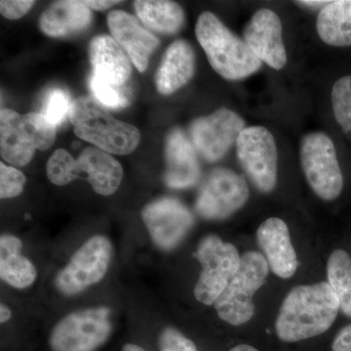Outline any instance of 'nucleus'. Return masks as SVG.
Instances as JSON below:
<instances>
[{
  "label": "nucleus",
  "instance_id": "f257e3e1",
  "mask_svg": "<svg viewBox=\"0 0 351 351\" xmlns=\"http://www.w3.org/2000/svg\"><path fill=\"white\" fill-rule=\"evenodd\" d=\"M339 311L338 298L329 283L298 286L285 298L277 315V336L286 343L319 336L332 326Z\"/></svg>",
  "mask_w": 351,
  "mask_h": 351
},
{
  "label": "nucleus",
  "instance_id": "f03ea898",
  "mask_svg": "<svg viewBox=\"0 0 351 351\" xmlns=\"http://www.w3.org/2000/svg\"><path fill=\"white\" fill-rule=\"evenodd\" d=\"M195 34L212 68L226 80H243L262 66L243 39L230 32L213 13L201 14Z\"/></svg>",
  "mask_w": 351,
  "mask_h": 351
},
{
  "label": "nucleus",
  "instance_id": "7ed1b4c3",
  "mask_svg": "<svg viewBox=\"0 0 351 351\" xmlns=\"http://www.w3.org/2000/svg\"><path fill=\"white\" fill-rule=\"evenodd\" d=\"M69 119L77 137L101 151L123 156L135 151L140 143V132L135 126L115 119L90 97H80L71 104Z\"/></svg>",
  "mask_w": 351,
  "mask_h": 351
},
{
  "label": "nucleus",
  "instance_id": "20e7f679",
  "mask_svg": "<svg viewBox=\"0 0 351 351\" xmlns=\"http://www.w3.org/2000/svg\"><path fill=\"white\" fill-rule=\"evenodd\" d=\"M269 270L263 254L254 251L244 254L237 274L215 302L219 318L234 326L251 320L255 313L254 295L265 283Z\"/></svg>",
  "mask_w": 351,
  "mask_h": 351
},
{
  "label": "nucleus",
  "instance_id": "39448f33",
  "mask_svg": "<svg viewBox=\"0 0 351 351\" xmlns=\"http://www.w3.org/2000/svg\"><path fill=\"white\" fill-rule=\"evenodd\" d=\"M195 257L202 265V271L193 293L198 302L211 306L237 274L241 257L232 244L216 235H208L201 240Z\"/></svg>",
  "mask_w": 351,
  "mask_h": 351
},
{
  "label": "nucleus",
  "instance_id": "423d86ee",
  "mask_svg": "<svg viewBox=\"0 0 351 351\" xmlns=\"http://www.w3.org/2000/svg\"><path fill=\"white\" fill-rule=\"evenodd\" d=\"M112 331L110 309L91 307L60 320L51 332L49 345L52 351H94L107 341Z\"/></svg>",
  "mask_w": 351,
  "mask_h": 351
},
{
  "label": "nucleus",
  "instance_id": "0eeeda50",
  "mask_svg": "<svg viewBox=\"0 0 351 351\" xmlns=\"http://www.w3.org/2000/svg\"><path fill=\"white\" fill-rule=\"evenodd\" d=\"M301 164L306 181L321 199L338 198L343 189V177L331 138L313 132L302 138Z\"/></svg>",
  "mask_w": 351,
  "mask_h": 351
},
{
  "label": "nucleus",
  "instance_id": "6e6552de",
  "mask_svg": "<svg viewBox=\"0 0 351 351\" xmlns=\"http://www.w3.org/2000/svg\"><path fill=\"white\" fill-rule=\"evenodd\" d=\"M112 258V245L110 239L103 235L91 237L57 274V290L64 295H77L100 282L107 274Z\"/></svg>",
  "mask_w": 351,
  "mask_h": 351
},
{
  "label": "nucleus",
  "instance_id": "1a4fd4ad",
  "mask_svg": "<svg viewBox=\"0 0 351 351\" xmlns=\"http://www.w3.org/2000/svg\"><path fill=\"white\" fill-rule=\"evenodd\" d=\"M237 158L256 188L274 191L277 182L278 154L274 135L263 126L247 127L237 142Z\"/></svg>",
  "mask_w": 351,
  "mask_h": 351
},
{
  "label": "nucleus",
  "instance_id": "9d476101",
  "mask_svg": "<svg viewBox=\"0 0 351 351\" xmlns=\"http://www.w3.org/2000/svg\"><path fill=\"white\" fill-rule=\"evenodd\" d=\"M248 198L244 178L232 170L219 168L212 171L203 184L196 199V211L202 218L219 221L239 211Z\"/></svg>",
  "mask_w": 351,
  "mask_h": 351
},
{
  "label": "nucleus",
  "instance_id": "9b49d317",
  "mask_svg": "<svg viewBox=\"0 0 351 351\" xmlns=\"http://www.w3.org/2000/svg\"><path fill=\"white\" fill-rule=\"evenodd\" d=\"M244 129L245 121L239 114L221 108L195 119L191 123V137L196 151L209 162H216L237 144Z\"/></svg>",
  "mask_w": 351,
  "mask_h": 351
},
{
  "label": "nucleus",
  "instance_id": "f8f14e48",
  "mask_svg": "<svg viewBox=\"0 0 351 351\" xmlns=\"http://www.w3.org/2000/svg\"><path fill=\"white\" fill-rule=\"evenodd\" d=\"M152 242L162 250H171L180 244L193 223L188 208L173 198L149 203L142 213Z\"/></svg>",
  "mask_w": 351,
  "mask_h": 351
},
{
  "label": "nucleus",
  "instance_id": "ddd939ff",
  "mask_svg": "<svg viewBox=\"0 0 351 351\" xmlns=\"http://www.w3.org/2000/svg\"><path fill=\"white\" fill-rule=\"evenodd\" d=\"M244 41L261 62L279 71L287 63L280 18L269 9H261L244 29Z\"/></svg>",
  "mask_w": 351,
  "mask_h": 351
},
{
  "label": "nucleus",
  "instance_id": "4468645a",
  "mask_svg": "<svg viewBox=\"0 0 351 351\" xmlns=\"http://www.w3.org/2000/svg\"><path fill=\"white\" fill-rule=\"evenodd\" d=\"M258 243L269 269L281 278H290L298 269V258L285 221L269 218L257 232Z\"/></svg>",
  "mask_w": 351,
  "mask_h": 351
},
{
  "label": "nucleus",
  "instance_id": "2eb2a0df",
  "mask_svg": "<svg viewBox=\"0 0 351 351\" xmlns=\"http://www.w3.org/2000/svg\"><path fill=\"white\" fill-rule=\"evenodd\" d=\"M108 25L113 38L126 51L132 63L143 73L159 40L141 25L133 16L124 11H113L108 16Z\"/></svg>",
  "mask_w": 351,
  "mask_h": 351
},
{
  "label": "nucleus",
  "instance_id": "dca6fc26",
  "mask_svg": "<svg viewBox=\"0 0 351 351\" xmlns=\"http://www.w3.org/2000/svg\"><path fill=\"white\" fill-rule=\"evenodd\" d=\"M166 161L167 169L164 178L168 186L186 189L197 182L200 168L195 147L180 129H175L168 136Z\"/></svg>",
  "mask_w": 351,
  "mask_h": 351
},
{
  "label": "nucleus",
  "instance_id": "f3484780",
  "mask_svg": "<svg viewBox=\"0 0 351 351\" xmlns=\"http://www.w3.org/2000/svg\"><path fill=\"white\" fill-rule=\"evenodd\" d=\"M77 161L78 174L87 180L99 195H112L119 188L123 169L117 159L96 147H87Z\"/></svg>",
  "mask_w": 351,
  "mask_h": 351
},
{
  "label": "nucleus",
  "instance_id": "a211bd4d",
  "mask_svg": "<svg viewBox=\"0 0 351 351\" xmlns=\"http://www.w3.org/2000/svg\"><path fill=\"white\" fill-rule=\"evenodd\" d=\"M93 73L108 83L123 86L131 75V64L121 46L108 36L95 38L90 43Z\"/></svg>",
  "mask_w": 351,
  "mask_h": 351
},
{
  "label": "nucleus",
  "instance_id": "6ab92c4d",
  "mask_svg": "<svg viewBox=\"0 0 351 351\" xmlns=\"http://www.w3.org/2000/svg\"><path fill=\"white\" fill-rule=\"evenodd\" d=\"M195 57L188 41H175L166 50L156 73V87L163 95H170L184 86L195 73Z\"/></svg>",
  "mask_w": 351,
  "mask_h": 351
},
{
  "label": "nucleus",
  "instance_id": "aec40b11",
  "mask_svg": "<svg viewBox=\"0 0 351 351\" xmlns=\"http://www.w3.org/2000/svg\"><path fill=\"white\" fill-rule=\"evenodd\" d=\"M92 21V12L84 1H57L51 4L43 15L39 25L46 36L64 38L86 29Z\"/></svg>",
  "mask_w": 351,
  "mask_h": 351
},
{
  "label": "nucleus",
  "instance_id": "412c9836",
  "mask_svg": "<svg viewBox=\"0 0 351 351\" xmlns=\"http://www.w3.org/2000/svg\"><path fill=\"white\" fill-rule=\"evenodd\" d=\"M0 151L7 162L25 166L31 162L34 147L22 123V115L8 108L0 113Z\"/></svg>",
  "mask_w": 351,
  "mask_h": 351
},
{
  "label": "nucleus",
  "instance_id": "4be33fe9",
  "mask_svg": "<svg viewBox=\"0 0 351 351\" xmlns=\"http://www.w3.org/2000/svg\"><path fill=\"white\" fill-rule=\"evenodd\" d=\"M23 244L20 239L11 234L0 237V277L14 288L29 287L38 276L34 263L21 254Z\"/></svg>",
  "mask_w": 351,
  "mask_h": 351
},
{
  "label": "nucleus",
  "instance_id": "5701e85b",
  "mask_svg": "<svg viewBox=\"0 0 351 351\" xmlns=\"http://www.w3.org/2000/svg\"><path fill=\"white\" fill-rule=\"evenodd\" d=\"M316 29L328 45L351 46V0L329 1L318 14Z\"/></svg>",
  "mask_w": 351,
  "mask_h": 351
},
{
  "label": "nucleus",
  "instance_id": "b1692460",
  "mask_svg": "<svg viewBox=\"0 0 351 351\" xmlns=\"http://www.w3.org/2000/svg\"><path fill=\"white\" fill-rule=\"evenodd\" d=\"M136 12L147 27L161 34H173L182 29L184 14L176 2L163 0H138L135 3Z\"/></svg>",
  "mask_w": 351,
  "mask_h": 351
},
{
  "label": "nucleus",
  "instance_id": "393cba45",
  "mask_svg": "<svg viewBox=\"0 0 351 351\" xmlns=\"http://www.w3.org/2000/svg\"><path fill=\"white\" fill-rule=\"evenodd\" d=\"M328 283L338 298L339 311L351 317V258L345 250H335L327 263Z\"/></svg>",
  "mask_w": 351,
  "mask_h": 351
},
{
  "label": "nucleus",
  "instance_id": "a878e982",
  "mask_svg": "<svg viewBox=\"0 0 351 351\" xmlns=\"http://www.w3.org/2000/svg\"><path fill=\"white\" fill-rule=\"evenodd\" d=\"M22 123L32 144L39 151L49 149L56 138V126L51 123L43 113L23 115Z\"/></svg>",
  "mask_w": 351,
  "mask_h": 351
},
{
  "label": "nucleus",
  "instance_id": "bb28decb",
  "mask_svg": "<svg viewBox=\"0 0 351 351\" xmlns=\"http://www.w3.org/2000/svg\"><path fill=\"white\" fill-rule=\"evenodd\" d=\"M47 176L49 181L56 186H66L80 179L77 161L64 149H57L48 160Z\"/></svg>",
  "mask_w": 351,
  "mask_h": 351
},
{
  "label": "nucleus",
  "instance_id": "cd10ccee",
  "mask_svg": "<svg viewBox=\"0 0 351 351\" xmlns=\"http://www.w3.org/2000/svg\"><path fill=\"white\" fill-rule=\"evenodd\" d=\"M89 87L94 95L95 100L104 107L121 108L130 104L125 88L105 82L94 73L90 76Z\"/></svg>",
  "mask_w": 351,
  "mask_h": 351
},
{
  "label": "nucleus",
  "instance_id": "c85d7f7f",
  "mask_svg": "<svg viewBox=\"0 0 351 351\" xmlns=\"http://www.w3.org/2000/svg\"><path fill=\"white\" fill-rule=\"evenodd\" d=\"M335 119L346 131L351 132V75L343 76L332 89Z\"/></svg>",
  "mask_w": 351,
  "mask_h": 351
},
{
  "label": "nucleus",
  "instance_id": "c756f323",
  "mask_svg": "<svg viewBox=\"0 0 351 351\" xmlns=\"http://www.w3.org/2000/svg\"><path fill=\"white\" fill-rule=\"evenodd\" d=\"M68 92L63 89H52L44 100L43 114L51 123L60 126L69 117L71 108Z\"/></svg>",
  "mask_w": 351,
  "mask_h": 351
},
{
  "label": "nucleus",
  "instance_id": "7c9ffc66",
  "mask_svg": "<svg viewBox=\"0 0 351 351\" xmlns=\"http://www.w3.org/2000/svg\"><path fill=\"white\" fill-rule=\"evenodd\" d=\"M25 175L16 168L0 163V197L1 199L13 198L24 191Z\"/></svg>",
  "mask_w": 351,
  "mask_h": 351
},
{
  "label": "nucleus",
  "instance_id": "2f4dec72",
  "mask_svg": "<svg viewBox=\"0 0 351 351\" xmlns=\"http://www.w3.org/2000/svg\"><path fill=\"white\" fill-rule=\"evenodd\" d=\"M160 351H197L193 341L174 328H166L159 336Z\"/></svg>",
  "mask_w": 351,
  "mask_h": 351
},
{
  "label": "nucleus",
  "instance_id": "473e14b6",
  "mask_svg": "<svg viewBox=\"0 0 351 351\" xmlns=\"http://www.w3.org/2000/svg\"><path fill=\"white\" fill-rule=\"evenodd\" d=\"M34 1H27V0H18V1H4L0 2V12L3 17L9 20H17L22 18L27 13V11L34 5Z\"/></svg>",
  "mask_w": 351,
  "mask_h": 351
},
{
  "label": "nucleus",
  "instance_id": "72a5a7b5",
  "mask_svg": "<svg viewBox=\"0 0 351 351\" xmlns=\"http://www.w3.org/2000/svg\"><path fill=\"white\" fill-rule=\"evenodd\" d=\"M332 351H351V324L337 334L332 343Z\"/></svg>",
  "mask_w": 351,
  "mask_h": 351
},
{
  "label": "nucleus",
  "instance_id": "f704fd0d",
  "mask_svg": "<svg viewBox=\"0 0 351 351\" xmlns=\"http://www.w3.org/2000/svg\"><path fill=\"white\" fill-rule=\"evenodd\" d=\"M84 3L94 10H105L114 4L119 3V1H106V0H99L98 1L96 0V1H84Z\"/></svg>",
  "mask_w": 351,
  "mask_h": 351
},
{
  "label": "nucleus",
  "instance_id": "c9c22d12",
  "mask_svg": "<svg viewBox=\"0 0 351 351\" xmlns=\"http://www.w3.org/2000/svg\"><path fill=\"white\" fill-rule=\"evenodd\" d=\"M297 3L301 4L302 6L311 7V8H324L329 3V1H316V0H307V1H298Z\"/></svg>",
  "mask_w": 351,
  "mask_h": 351
},
{
  "label": "nucleus",
  "instance_id": "e433bc0d",
  "mask_svg": "<svg viewBox=\"0 0 351 351\" xmlns=\"http://www.w3.org/2000/svg\"><path fill=\"white\" fill-rule=\"evenodd\" d=\"M11 316H12V311H11L10 307L7 306L5 304H1L0 306V321L2 324L10 319Z\"/></svg>",
  "mask_w": 351,
  "mask_h": 351
},
{
  "label": "nucleus",
  "instance_id": "4c0bfd02",
  "mask_svg": "<svg viewBox=\"0 0 351 351\" xmlns=\"http://www.w3.org/2000/svg\"><path fill=\"white\" fill-rule=\"evenodd\" d=\"M230 351H258L257 348L248 345H240L232 348Z\"/></svg>",
  "mask_w": 351,
  "mask_h": 351
},
{
  "label": "nucleus",
  "instance_id": "58836bf2",
  "mask_svg": "<svg viewBox=\"0 0 351 351\" xmlns=\"http://www.w3.org/2000/svg\"><path fill=\"white\" fill-rule=\"evenodd\" d=\"M122 351H145L141 346L133 345V343H127L123 346Z\"/></svg>",
  "mask_w": 351,
  "mask_h": 351
}]
</instances>
